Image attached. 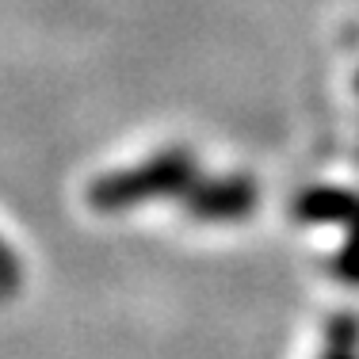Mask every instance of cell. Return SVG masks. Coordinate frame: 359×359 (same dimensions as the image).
I'll use <instances>...</instances> for the list:
<instances>
[{
    "mask_svg": "<svg viewBox=\"0 0 359 359\" xmlns=\"http://www.w3.org/2000/svg\"><path fill=\"white\" fill-rule=\"evenodd\" d=\"M187 210L210 222H229V218H245L256 203V187L252 180L233 176V180H199L187 191Z\"/></svg>",
    "mask_w": 359,
    "mask_h": 359,
    "instance_id": "2",
    "label": "cell"
},
{
    "mask_svg": "<svg viewBox=\"0 0 359 359\" xmlns=\"http://www.w3.org/2000/svg\"><path fill=\"white\" fill-rule=\"evenodd\" d=\"M195 187V165L187 149H161L153 153L149 161L134 168H123V172H111L104 180L88 187V203L96 210H126L138 207V203L161 199V195H180Z\"/></svg>",
    "mask_w": 359,
    "mask_h": 359,
    "instance_id": "1",
    "label": "cell"
},
{
    "mask_svg": "<svg viewBox=\"0 0 359 359\" xmlns=\"http://www.w3.org/2000/svg\"><path fill=\"white\" fill-rule=\"evenodd\" d=\"M325 359H359V355H355V352H348V348H332V352L325 355Z\"/></svg>",
    "mask_w": 359,
    "mask_h": 359,
    "instance_id": "4",
    "label": "cell"
},
{
    "mask_svg": "<svg viewBox=\"0 0 359 359\" xmlns=\"http://www.w3.org/2000/svg\"><path fill=\"white\" fill-rule=\"evenodd\" d=\"M12 290H20V256L0 241V298H8Z\"/></svg>",
    "mask_w": 359,
    "mask_h": 359,
    "instance_id": "3",
    "label": "cell"
}]
</instances>
